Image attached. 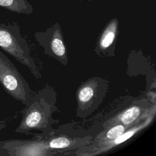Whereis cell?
<instances>
[{
    "label": "cell",
    "mask_w": 156,
    "mask_h": 156,
    "mask_svg": "<svg viewBox=\"0 0 156 156\" xmlns=\"http://www.w3.org/2000/svg\"><path fill=\"white\" fill-rule=\"evenodd\" d=\"M56 102L57 93L48 84L33 92L29 104L21 111L22 118L15 132L29 134L33 130H39L41 133L37 135L43 138L52 136L55 130L53 126L59 122L52 116L59 111Z\"/></svg>",
    "instance_id": "1"
},
{
    "label": "cell",
    "mask_w": 156,
    "mask_h": 156,
    "mask_svg": "<svg viewBox=\"0 0 156 156\" xmlns=\"http://www.w3.org/2000/svg\"><path fill=\"white\" fill-rule=\"evenodd\" d=\"M0 49L27 67L36 79H41V74L31 55L30 48L16 23L0 24Z\"/></svg>",
    "instance_id": "2"
},
{
    "label": "cell",
    "mask_w": 156,
    "mask_h": 156,
    "mask_svg": "<svg viewBox=\"0 0 156 156\" xmlns=\"http://www.w3.org/2000/svg\"><path fill=\"white\" fill-rule=\"evenodd\" d=\"M109 81L103 77H90L76 92V116L85 118L94 113L102 103L108 90Z\"/></svg>",
    "instance_id": "3"
},
{
    "label": "cell",
    "mask_w": 156,
    "mask_h": 156,
    "mask_svg": "<svg viewBox=\"0 0 156 156\" xmlns=\"http://www.w3.org/2000/svg\"><path fill=\"white\" fill-rule=\"evenodd\" d=\"M0 83L5 92L13 99L25 106L29 104L33 93L29 84L1 49Z\"/></svg>",
    "instance_id": "4"
},
{
    "label": "cell",
    "mask_w": 156,
    "mask_h": 156,
    "mask_svg": "<svg viewBox=\"0 0 156 156\" xmlns=\"http://www.w3.org/2000/svg\"><path fill=\"white\" fill-rule=\"evenodd\" d=\"M30 140L11 139L0 141V155L9 156H52L64 155L63 152L50 149L46 138L37 134Z\"/></svg>",
    "instance_id": "5"
},
{
    "label": "cell",
    "mask_w": 156,
    "mask_h": 156,
    "mask_svg": "<svg viewBox=\"0 0 156 156\" xmlns=\"http://www.w3.org/2000/svg\"><path fill=\"white\" fill-rule=\"evenodd\" d=\"M155 113L156 111L153 112L147 118L132 125L114 139L97 144H90L74 151L72 155L80 156L97 155L113 150L147 127L153 121Z\"/></svg>",
    "instance_id": "6"
},
{
    "label": "cell",
    "mask_w": 156,
    "mask_h": 156,
    "mask_svg": "<svg viewBox=\"0 0 156 156\" xmlns=\"http://www.w3.org/2000/svg\"><path fill=\"white\" fill-rule=\"evenodd\" d=\"M156 111L155 101L149 96L138 98L130 105L106 120L102 124L103 129L116 124L132 126L145 119Z\"/></svg>",
    "instance_id": "7"
},
{
    "label": "cell",
    "mask_w": 156,
    "mask_h": 156,
    "mask_svg": "<svg viewBox=\"0 0 156 156\" xmlns=\"http://www.w3.org/2000/svg\"><path fill=\"white\" fill-rule=\"evenodd\" d=\"M35 40L43 49L44 54L55 59L63 66L68 63V56L63 34L59 23L34 34Z\"/></svg>",
    "instance_id": "8"
},
{
    "label": "cell",
    "mask_w": 156,
    "mask_h": 156,
    "mask_svg": "<svg viewBox=\"0 0 156 156\" xmlns=\"http://www.w3.org/2000/svg\"><path fill=\"white\" fill-rule=\"evenodd\" d=\"M118 34L119 21L114 18L107 23L101 33L94 49L96 54L101 57H114Z\"/></svg>",
    "instance_id": "9"
},
{
    "label": "cell",
    "mask_w": 156,
    "mask_h": 156,
    "mask_svg": "<svg viewBox=\"0 0 156 156\" xmlns=\"http://www.w3.org/2000/svg\"><path fill=\"white\" fill-rule=\"evenodd\" d=\"M93 136H69L62 133L53 134L46 138L48 146L53 150L60 151L64 155H70L68 152L76 151L91 143Z\"/></svg>",
    "instance_id": "10"
},
{
    "label": "cell",
    "mask_w": 156,
    "mask_h": 156,
    "mask_svg": "<svg viewBox=\"0 0 156 156\" xmlns=\"http://www.w3.org/2000/svg\"><path fill=\"white\" fill-rule=\"evenodd\" d=\"M132 126L116 124L111 127L104 128L95 136L93 137L90 144H97L114 139L122 134L126 130Z\"/></svg>",
    "instance_id": "11"
},
{
    "label": "cell",
    "mask_w": 156,
    "mask_h": 156,
    "mask_svg": "<svg viewBox=\"0 0 156 156\" xmlns=\"http://www.w3.org/2000/svg\"><path fill=\"white\" fill-rule=\"evenodd\" d=\"M0 7L17 13L30 15L33 7L27 0H0Z\"/></svg>",
    "instance_id": "12"
},
{
    "label": "cell",
    "mask_w": 156,
    "mask_h": 156,
    "mask_svg": "<svg viewBox=\"0 0 156 156\" xmlns=\"http://www.w3.org/2000/svg\"><path fill=\"white\" fill-rule=\"evenodd\" d=\"M5 123H4L3 121H0V131H1L2 129H4V128L5 127Z\"/></svg>",
    "instance_id": "13"
}]
</instances>
